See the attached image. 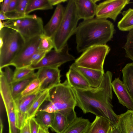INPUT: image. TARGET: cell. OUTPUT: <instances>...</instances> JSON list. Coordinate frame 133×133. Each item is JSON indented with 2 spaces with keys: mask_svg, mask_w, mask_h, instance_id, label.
I'll return each mask as SVG.
<instances>
[{
  "mask_svg": "<svg viewBox=\"0 0 133 133\" xmlns=\"http://www.w3.org/2000/svg\"><path fill=\"white\" fill-rule=\"evenodd\" d=\"M112 75L111 72L107 71L100 84L96 88L87 89L72 88L76 98V106L84 114L90 113L96 116L104 117L112 125H116L119 117L114 111L112 103Z\"/></svg>",
  "mask_w": 133,
  "mask_h": 133,
  "instance_id": "6da1fadb",
  "label": "cell"
},
{
  "mask_svg": "<svg viewBox=\"0 0 133 133\" xmlns=\"http://www.w3.org/2000/svg\"><path fill=\"white\" fill-rule=\"evenodd\" d=\"M115 32L113 23L107 19L94 17L84 20L77 26L75 34L79 52L95 45H107Z\"/></svg>",
  "mask_w": 133,
  "mask_h": 133,
  "instance_id": "7a4b0ae2",
  "label": "cell"
},
{
  "mask_svg": "<svg viewBox=\"0 0 133 133\" xmlns=\"http://www.w3.org/2000/svg\"><path fill=\"white\" fill-rule=\"evenodd\" d=\"M48 103L38 111L55 113L76 106L75 96L67 80L49 89Z\"/></svg>",
  "mask_w": 133,
  "mask_h": 133,
  "instance_id": "3957f363",
  "label": "cell"
},
{
  "mask_svg": "<svg viewBox=\"0 0 133 133\" xmlns=\"http://www.w3.org/2000/svg\"><path fill=\"white\" fill-rule=\"evenodd\" d=\"M0 68L9 66L24 46L25 42L20 33L14 29L5 27L0 30Z\"/></svg>",
  "mask_w": 133,
  "mask_h": 133,
  "instance_id": "277c9868",
  "label": "cell"
},
{
  "mask_svg": "<svg viewBox=\"0 0 133 133\" xmlns=\"http://www.w3.org/2000/svg\"><path fill=\"white\" fill-rule=\"evenodd\" d=\"M61 23L52 39L54 49L61 50L67 44L69 39L75 34L79 18L74 0L68 1Z\"/></svg>",
  "mask_w": 133,
  "mask_h": 133,
  "instance_id": "5b68a950",
  "label": "cell"
},
{
  "mask_svg": "<svg viewBox=\"0 0 133 133\" xmlns=\"http://www.w3.org/2000/svg\"><path fill=\"white\" fill-rule=\"evenodd\" d=\"M110 50L107 45L92 46L83 52L73 63L78 66L104 71L105 59Z\"/></svg>",
  "mask_w": 133,
  "mask_h": 133,
  "instance_id": "8992f818",
  "label": "cell"
},
{
  "mask_svg": "<svg viewBox=\"0 0 133 133\" xmlns=\"http://www.w3.org/2000/svg\"><path fill=\"white\" fill-rule=\"evenodd\" d=\"M69 50L68 44L60 51L51 50L39 63L29 67L34 70L44 67L58 68L66 62L75 60V57L69 53Z\"/></svg>",
  "mask_w": 133,
  "mask_h": 133,
  "instance_id": "52a82bcc",
  "label": "cell"
},
{
  "mask_svg": "<svg viewBox=\"0 0 133 133\" xmlns=\"http://www.w3.org/2000/svg\"><path fill=\"white\" fill-rule=\"evenodd\" d=\"M42 18L35 15H25L16 30L23 37L25 42L35 37L44 34Z\"/></svg>",
  "mask_w": 133,
  "mask_h": 133,
  "instance_id": "ba28073f",
  "label": "cell"
},
{
  "mask_svg": "<svg viewBox=\"0 0 133 133\" xmlns=\"http://www.w3.org/2000/svg\"><path fill=\"white\" fill-rule=\"evenodd\" d=\"M1 97L6 111L9 126V133H20L16 125L15 101L12 95L11 88L7 83L0 87Z\"/></svg>",
  "mask_w": 133,
  "mask_h": 133,
  "instance_id": "9c48e42d",
  "label": "cell"
},
{
  "mask_svg": "<svg viewBox=\"0 0 133 133\" xmlns=\"http://www.w3.org/2000/svg\"><path fill=\"white\" fill-rule=\"evenodd\" d=\"M130 0H108L98 5L96 17L107 19L110 18L114 21L127 5L131 3Z\"/></svg>",
  "mask_w": 133,
  "mask_h": 133,
  "instance_id": "30bf717a",
  "label": "cell"
},
{
  "mask_svg": "<svg viewBox=\"0 0 133 133\" xmlns=\"http://www.w3.org/2000/svg\"><path fill=\"white\" fill-rule=\"evenodd\" d=\"M40 41L39 36L26 42L23 48L9 65L14 66L16 68L29 66L31 58L38 50Z\"/></svg>",
  "mask_w": 133,
  "mask_h": 133,
  "instance_id": "8fae6325",
  "label": "cell"
},
{
  "mask_svg": "<svg viewBox=\"0 0 133 133\" xmlns=\"http://www.w3.org/2000/svg\"><path fill=\"white\" fill-rule=\"evenodd\" d=\"M60 71L57 68L47 67L39 69L36 74L40 84V91L49 90L60 84Z\"/></svg>",
  "mask_w": 133,
  "mask_h": 133,
  "instance_id": "7c38bea8",
  "label": "cell"
},
{
  "mask_svg": "<svg viewBox=\"0 0 133 133\" xmlns=\"http://www.w3.org/2000/svg\"><path fill=\"white\" fill-rule=\"evenodd\" d=\"M41 92L38 91L33 94L21 98H18L15 101L16 117V125L21 129L26 121L27 112L38 95Z\"/></svg>",
  "mask_w": 133,
  "mask_h": 133,
  "instance_id": "4fadbf2b",
  "label": "cell"
},
{
  "mask_svg": "<svg viewBox=\"0 0 133 133\" xmlns=\"http://www.w3.org/2000/svg\"><path fill=\"white\" fill-rule=\"evenodd\" d=\"M77 117L75 109L55 112L50 128L56 133H62Z\"/></svg>",
  "mask_w": 133,
  "mask_h": 133,
  "instance_id": "5bb4252c",
  "label": "cell"
},
{
  "mask_svg": "<svg viewBox=\"0 0 133 133\" xmlns=\"http://www.w3.org/2000/svg\"><path fill=\"white\" fill-rule=\"evenodd\" d=\"M77 15L79 19L88 20L94 18L96 16L99 0H74Z\"/></svg>",
  "mask_w": 133,
  "mask_h": 133,
  "instance_id": "9a60e30c",
  "label": "cell"
},
{
  "mask_svg": "<svg viewBox=\"0 0 133 133\" xmlns=\"http://www.w3.org/2000/svg\"><path fill=\"white\" fill-rule=\"evenodd\" d=\"M111 85L119 103L128 110H133V100L123 81L119 78H115Z\"/></svg>",
  "mask_w": 133,
  "mask_h": 133,
  "instance_id": "2e32d148",
  "label": "cell"
},
{
  "mask_svg": "<svg viewBox=\"0 0 133 133\" xmlns=\"http://www.w3.org/2000/svg\"><path fill=\"white\" fill-rule=\"evenodd\" d=\"M65 8L61 4L57 5L50 19L44 26V34L52 38L62 21Z\"/></svg>",
  "mask_w": 133,
  "mask_h": 133,
  "instance_id": "e0dca14e",
  "label": "cell"
},
{
  "mask_svg": "<svg viewBox=\"0 0 133 133\" xmlns=\"http://www.w3.org/2000/svg\"><path fill=\"white\" fill-rule=\"evenodd\" d=\"M70 66L80 72L93 88L99 85L105 74L104 71L78 66L73 63Z\"/></svg>",
  "mask_w": 133,
  "mask_h": 133,
  "instance_id": "ac0fdd59",
  "label": "cell"
},
{
  "mask_svg": "<svg viewBox=\"0 0 133 133\" xmlns=\"http://www.w3.org/2000/svg\"><path fill=\"white\" fill-rule=\"evenodd\" d=\"M66 76L69 84L72 88L87 89L92 88L82 74L70 66Z\"/></svg>",
  "mask_w": 133,
  "mask_h": 133,
  "instance_id": "d6986e66",
  "label": "cell"
},
{
  "mask_svg": "<svg viewBox=\"0 0 133 133\" xmlns=\"http://www.w3.org/2000/svg\"><path fill=\"white\" fill-rule=\"evenodd\" d=\"M118 117L117 126L120 133H133V110H128Z\"/></svg>",
  "mask_w": 133,
  "mask_h": 133,
  "instance_id": "ffe728a7",
  "label": "cell"
},
{
  "mask_svg": "<svg viewBox=\"0 0 133 133\" xmlns=\"http://www.w3.org/2000/svg\"><path fill=\"white\" fill-rule=\"evenodd\" d=\"M91 123L88 119L77 117L62 133H88Z\"/></svg>",
  "mask_w": 133,
  "mask_h": 133,
  "instance_id": "44dd1931",
  "label": "cell"
},
{
  "mask_svg": "<svg viewBox=\"0 0 133 133\" xmlns=\"http://www.w3.org/2000/svg\"><path fill=\"white\" fill-rule=\"evenodd\" d=\"M112 125L106 118L96 116L91 123L88 133H108Z\"/></svg>",
  "mask_w": 133,
  "mask_h": 133,
  "instance_id": "7402d4cb",
  "label": "cell"
},
{
  "mask_svg": "<svg viewBox=\"0 0 133 133\" xmlns=\"http://www.w3.org/2000/svg\"><path fill=\"white\" fill-rule=\"evenodd\" d=\"M122 72V81L133 101V63L126 64Z\"/></svg>",
  "mask_w": 133,
  "mask_h": 133,
  "instance_id": "603a6c76",
  "label": "cell"
},
{
  "mask_svg": "<svg viewBox=\"0 0 133 133\" xmlns=\"http://www.w3.org/2000/svg\"><path fill=\"white\" fill-rule=\"evenodd\" d=\"M37 77L36 73H34L24 79L12 83L11 86V91L15 100L19 98L22 92L28 85Z\"/></svg>",
  "mask_w": 133,
  "mask_h": 133,
  "instance_id": "cb8c5ba5",
  "label": "cell"
},
{
  "mask_svg": "<svg viewBox=\"0 0 133 133\" xmlns=\"http://www.w3.org/2000/svg\"><path fill=\"white\" fill-rule=\"evenodd\" d=\"M49 93V90H46L40 92L27 112L26 121L32 117H35L40 107L46 100Z\"/></svg>",
  "mask_w": 133,
  "mask_h": 133,
  "instance_id": "d4e9b609",
  "label": "cell"
},
{
  "mask_svg": "<svg viewBox=\"0 0 133 133\" xmlns=\"http://www.w3.org/2000/svg\"><path fill=\"white\" fill-rule=\"evenodd\" d=\"M123 17L118 22L117 27L122 31H130L133 29V9L129 8L122 13Z\"/></svg>",
  "mask_w": 133,
  "mask_h": 133,
  "instance_id": "484cf974",
  "label": "cell"
},
{
  "mask_svg": "<svg viewBox=\"0 0 133 133\" xmlns=\"http://www.w3.org/2000/svg\"><path fill=\"white\" fill-rule=\"evenodd\" d=\"M53 6L49 0H29L25 12V15L37 10H47L52 9Z\"/></svg>",
  "mask_w": 133,
  "mask_h": 133,
  "instance_id": "4316f807",
  "label": "cell"
},
{
  "mask_svg": "<svg viewBox=\"0 0 133 133\" xmlns=\"http://www.w3.org/2000/svg\"><path fill=\"white\" fill-rule=\"evenodd\" d=\"M54 116V113L38 111L35 117L39 125L47 129L50 128Z\"/></svg>",
  "mask_w": 133,
  "mask_h": 133,
  "instance_id": "83f0119b",
  "label": "cell"
},
{
  "mask_svg": "<svg viewBox=\"0 0 133 133\" xmlns=\"http://www.w3.org/2000/svg\"><path fill=\"white\" fill-rule=\"evenodd\" d=\"M34 70L29 66L16 68L14 72L13 83L24 79L34 73Z\"/></svg>",
  "mask_w": 133,
  "mask_h": 133,
  "instance_id": "f1b7e54d",
  "label": "cell"
},
{
  "mask_svg": "<svg viewBox=\"0 0 133 133\" xmlns=\"http://www.w3.org/2000/svg\"><path fill=\"white\" fill-rule=\"evenodd\" d=\"M40 36V41L38 48V50L48 52L54 48V44L52 38L44 34Z\"/></svg>",
  "mask_w": 133,
  "mask_h": 133,
  "instance_id": "f546056e",
  "label": "cell"
},
{
  "mask_svg": "<svg viewBox=\"0 0 133 133\" xmlns=\"http://www.w3.org/2000/svg\"><path fill=\"white\" fill-rule=\"evenodd\" d=\"M40 82L37 77L28 85L22 92L18 98H22L40 91Z\"/></svg>",
  "mask_w": 133,
  "mask_h": 133,
  "instance_id": "4dcf8cb0",
  "label": "cell"
},
{
  "mask_svg": "<svg viewBox=\"0 0 133 133\" xmlns=\"http://www.w3.org/2000/svg\"><path fill=\"white\" fill-rule=\"evenodd\" d=\"M123 48L125 50V56L133 62V29L127 35L126 42Z\"/></svg>",
  "mask_w": 133,
  "mask_h": 133,
  "instance_id": "1f68e13d",
  "label": "cell"
},
{
  "mask_svg": "<svg viewBox=\"0 0 133 133\" xmlns=\"http://www.w3.org/2000/svg\"><path fill=\"white\" fill-rule=\"evenodd\" d=\"M29 0H18L15 12L21 16L25 15V12Z\"/></svg>",
  "mask_w": 133,
  "mask_h": 133,
  "instance_id": "d6a6232c",
  "label": "cell"
},
{
  "mask_svg": "<svg viewBox=\"0 0 133 133\" xmlns=\"http://www.w3.org/2000/svg\"><path fill=\"white\" fill-rule=\"evenodd\" d=\"M47 53L45 51H42L38 50L36 52L31 58L30 66L39 63L44 58Z\"/></svg>",
  "mask_w": 133,
  "mask_h": 133,
  "instance_id": "836d02e7",
  "label": "cell"
},
{
  "mask_svg": "<svg viewBox=\"0 0 133 133\" xmlns=\"http://www.w3.org/2000/svg\"><path fill=\"white\" fill-rule=\"evenodd\" d=\"M4 68V71H3V74L8 83L11 87L13 81L14 72L9 66H6Z\"/></svg>",
  "mask_w": 133,
  "mask_h": 133,
  "instance_id": "e575fe53",
  "label": "cell"
},
{
  "mask_svg": "<svg viewBox=\"0 0 133 133\" xmlns=\"http://www.w3.org/2000/svg\"><path fill=\"white\" fill-rule=\"evenodd\" d=\"M30 133H38L39 125L35 117L29 119Z\"/></svg>",
  "mask_w": 133,
  "mask_h": 133,
  "instance_id": "d590c367",
  "label": "cell"
},
{
  "mask_svg": "<svg viewBox=\"0 0 133 133\" xmlns=\"http://www.w3.org/2000/svg\"><path fill=\"white\" fill-rule=\"evenodd\" d=\"M18 1V0H10L7 12H14L15 11Z\"/></svg>",
  "mask_w": 133,
  "mask_h": 133,
  "instance_id": "8d00e7d4",
  "label": "cell"
},
{
  "mask_svg": "<svg viewBox=\"0 0 133 133\" xmlns=\"http://www.w3.org/2000/svg\"><path fill=\"white\" fill-rule=\"evenodd\" d=\"M20 133H30L29 119L26 121L24 126L20 129Z\"/></svg>",
  "mask_w": 133,
  "mask_h": 133,
  "instance_id": "74e56055",
  "label": "cell"
},
{
  "mask_svg": "<svg viewBox=\"0 0 133 133\" xmlns=\"http://www.w3.org/2000/svg\"><path fill=\"white\" fill-rule=\"evenodd\" d=\"M10 0H4L1 4L0 11L5 14L8 12L9 4Z\"/></svg>",
  "mask_w": 133,
  "mask_h": 133,
  "instance_id": "f35d334b",
  "label": "cell"
},
{
  "mask_svg": "<svg viewBox=\"0 0 133 133\" xmlns=\"http://www.w3.org/2000/svg\"><path fill=\"white\" fill-rule=\"evenodd\" d=\"M51 4L53 6L56 5H58L61 3L67 1L66 0H49Z\"/></svg>",
  "mask_w": 133,
  "mask_h": 133,
  "instance_id": "ab89813d",
  "label": "cell"
},
{
  "mask_svg": "<svg viewBox=\"0 0 133 133\" xmlns=\"http://www.w3.org/2000/svg\"><path fill=\"white\" fill-rule=\"evenodd\" d=\"M108 133H120L117 125H112Z\"/></svg>",
  "mask_w": 133,
  "mask_h": 133,
  "instance_id": "60d3db41",
  "label": "cell"
},
{
  "mask_svg": "<svg viewBox=\"0 0 133 133\" xmlns=\"http://www.w3.org/2000/svg\"><path fill=\"white\" fill-rule=\"evenodd\" d=\"M8 20L7 16L5 14L1 11H0V21Z\"/></svg>",
  "mask_w": 133,
  "mask_h": 133,
  "instance_id": "b9f144b4",
  "label": "cell"
},
{
  "mask_svg": "<svg viewBox=\"0 0 133 133\" xmlns=\"http://www.w3.org/2000/svg\"><path fill=\"white\" fill-rule=\"evenodd\" d=\"M48 130L46 129L39 125L38 133H48Z\"/></svg>",
  "mask_w": 133,
  "mask_h": 133,
  "instance_id": "7bdbcfd3",
  "label": "cell"
},
{
  "mask_svg": "<svg viewBox=\"0 0 133 133\" xmlns=\"http://www.w3.org/2000/svg\"><path fill=\"white\" fill-rule=\"evenodd\" d=\"M2 121L1 119L0 120V126H1V133H2L3 129V124L2 123Z\"/></svg>",
  "mask_w": 133,
  "mask_h": 133,
  "instance_id": "ee69618b",
  "label": "cell"
},
{
  "mask_svg": "<svg viewBox=\"0 0 133 133\" xmlns=\"http://www.w3.org/2000/svg\"><path fill=\"white\" fill-rule=\"evenodd\" d=\"M0 30L4 27V26L3 22L2 21H0Z\"/></svg>",
  "mask_w": 133,
  "mask_h": 133,
  "instance_id": "f6af8a7d",
  "label": "cell"
},
{
  "mask_svg": "<svg viewBox=\"0 0 133 133\" xmlns=\"http://www.w3.org/2000/svg\"><path fill=\"white\" fill-rule=\"evenodd\" d=\"M48 133H50V132H49V131L48 132Z\"/></svg>",
  "mask_w": 133,
  "mask_h": 133,
  "instance_id": "bcb514c9",
  "label": "cell"
}]
</instances>
